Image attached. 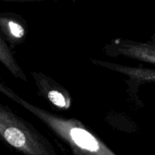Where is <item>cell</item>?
Returning a JSON list of instances; mask_svg holds the SVG:
<instances>
[{
	"instance_id": "obj_1",
	"label": "cell",
	"mask_w": 155,
	"mask_h": 155,
	"mask_svg": "<svg viewBox=\"0 0 155 155\" xmlns=\"http://www.w3.org/2000/svg\"><path fill=\"white\" fill-rule=\"evenodd\" d=\"M71 136L76 145L81 149L90 153H98V142L92 134L81 128H74L71 130Z\"/></svg>"
},
{
	"instance_id": "obj_2",
	"label": "cell",
	"mask_w": 155,
	"mask_h": 155,
	"mask_svg": "<svg viewBox=\"0 0 155 155\" xmlns=\"http://www.w3.org/2000/svg\"><path fill=\"white\" fill-rule=\"evenodd\" d=\"M4 136L7 142L15 148H21L26 143V138L23 132L15 127H10L5 131Z\"/></svg>"
},
{
	"instance_id": "obj_3",
	"label": "cell",
	"mask_w": 155,
	"mask_h": 155,
	"mask_svg": "<svg viewBox=\"0 0 155 155\" xmlns=\"http://www.w3.org/2000/svg\"><path fill=\"white\" fill-rule=\"evenodd\" d=\"M48 98L56 106L63 107L66 105V101H65L64 97L63 96L61 93H60L58 91H50L48 92Z\"/></svg>"
},
{
	"instance_id": "obj_4",
	"label": "cell",
	"mask_w": 155,
	"mask_h": 155,
	"mask_svg": "<svg viewBox=\"0 0 155 155\" xmlns=\"http://www.w3.org/2000/svg\"><path fill=\"white\" fill-rule=\"evenodd\" d=\"M8 24L11 32H12V33L15 37L20 38L24 36V30L21 25H19V24H16L15 22H12V21L9 22Z\"/></svg>"
}]
</instances>
